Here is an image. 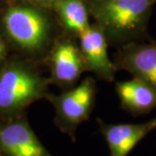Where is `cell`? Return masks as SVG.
<instances>
[{"label":"cell","instance_id":"obj_1","mask_svg":"<svg viewBox=\"0 0 156 156\" xmlns=\"http://www.w3.org/2000/svg\"><path fill=\"white\" fill-rule=\"evenodd\" d=\"M0 11V32L12 53L44 61L54 44L55 23L48 9L23 2H5Z\"/></svg>","mask_w":156,"mask_h":156},{"label":"cell","instance_id":"obj_2","mask_svg":"<svg viewBox=\"0 0 156 156\" xmlns=\"http://www.w3.org/2000/svg\"><path fill=\"white\" fill-rule=\"evenodd\" d=\"M37 62L11 53L0 66V121L26 115L29 107L50 95V78Z\"/></svg>","mask_w":156,"mask_h":156},{"label":"cell","instance_id":"obj_3","mask_svg":"<svg viewBox=\"0 0 156 156\" xmlns=\"http://www.w3.org/2000/svg\"><path fill=\"white\" fill-rule=\"evenodd\" d=\"M155 4L156 0L87 2L89 12L108 41L124 44L149 37L147 25Z\"/></svg>","mask_w":156,"mask_h":156},{"label":"cell","instance_id":"obj_4","mask_svg":"<svg viewBox=\"0 0 156 156\" xmlns=\"http://www.w3.org/2000/svg\"><path fill=\"white\" fill-rule=\"evenodd\" d=\"M96 83L91 76L84 78L80 83L65 90L60 95L50 93L46 98L55 110L54 124L62 133L76 142L78 127L87 122L95 107Z\"/></svg>","mask_w":156,"mask_h":156},{"label":"cell","instance_id":"obj_5","mask_svg":"<svg viewBox=\"0 0 156 156\" xmlns=\"http://www.w3.org/2000/svg\"><path fill=\"white\" fill-rule=\"evenodd\" d=\"M50 69V81L65 90L75 87L81 75L87 72L80 47L72 39H56L44 59Z\"/></svg>","mask_w":156,"mask_h":156},{"label":"cell","instance_id":"obj_6","mask_svg":"<svg viewBox=\"0 0 156 156\" xmlns=\"http://www.w3.org/2000/svg\"><path fill=\"white\" fill-rule=\"evenodd\" d=\"M0 152L5 156H52L23 116L0 121Z\"/></svg>","mask_w":156,"mask_h":156},{"label":"cell","instance_id":"obj_7","mask_svg":"<svg viewBox=\"0 0 156 156\" xmlns=\"http://www.w3.org/2000/svg\"><path fill=\"white\" fill-rule=\"evenodd\" d=\"M114 62L117 69L126 70L156 89V40L123 44L116 52Z\"/></svg>","mask_w":156,"mask_h":156},{"label":"cell","instance_id":"obj_8","mask_svg":"<svg viewBox=\"0 0 156 156\" xmlns=\"http://www.w3.org/2000/svg\"><path fill=\"white\" fill-rule=\"evenodd\" d=\"M79 40L87 72H93L105 82H113L118 69L108 57V39L101 29L95 23L79 37Z\"/></svg>","mask_w":156,"mask_h":156},{"label":"cell","instance_id":"obj_9","mask_svg":"<svg viewBox=\"0 0 156 156\" xmlns=\"http://www.w3.org/2000/svg\"><path fill=\"white\" fill-rule=\"evenodd\" d=\"M96 122L108 146L109 156H128L141 140L156 130V118L139 124H108L101 119Z\"/></svg>","mask_w":156,"mask_h":156},{"label":"cell","instance_id":"obj_10","mask_svg":"<svg viewBox=\"0 0 156 156\" xmlns=\"http://www.w3.org/2000/svg\"><path fill=\"white\" fill-rule=\"evenodd\" d=\"M115 91L121 105L132 115H142L156 108V89L138 78L119 82Z\"/></svg>","mask_w":156,"mask_h":156},{"label":"cell","instance_id":"obj_11","mask_svg":"<svg viewBox=\"0 0 156 156\" xmlns=\"http://www.w3.org/2000/svg\"><path fill=\"white\" fill-rule=\"evenodd\" d=\"M50 11L56 13L63 28L78 38L91 25L86 0H59Z\"/></svg>","mask_w":156,"mask_h":156},{"label":"cell","instance_id":"obj_12","mask_svg":"<svg viewBox=\"0 0 156 156\" xmlns=\"http://www.w3.org/2000/svg\"><path fill=\"white\" fill-rule=\"evenodd\" d=\"M11 49L6 40L0 32V66H2L11 55Z\"/></svg>","mask_w":156,"mask_h":156},{"label":"cell","instance_id":"obj_13","mask_svg":"<svg viewBox=\"0 0 156 156\" xmlns=\"http://www.w3.org/2000/svg\"><path fill=\"white\" fill-rule=\"evenodd\" d=\"M13 1H17V2H23V3H28L33 5L39 6L44 9H48L50 10L53 5L56 3L59 0H7L5 2H13Z\"/></svg>","mask_w":156,"mask_h":156},{"label":"cell","instance_id":"obj_14","mask_svg":"<svg viewBox=\"0 0 156 156\" xmlns=\"http://www.w3.org/2000/svg\"><path fill=\"white\" fill-rule=\"evenodd\" d=\"M87 2H101V1H108V0H86Z\"/></svg>","mask_w":156,"mask_h":156},{"label":"cell","instance_id":"obj_15","mask_svg":"<svg viewBox=\"0 0 156 156\" xmlns=\"http://www.w3.org/2000/svg\"><path fill=\"white\" fill-rule=\"evenodd\" d=\"M0 156H5V154H2V153H1V152H0Z\"/></svg>","mask_w":156,"mask_h":156},{"label":"cell","instance_id":"obj_16","mask_svg":"<svg viewBox=\"0 0 156 156\" xmlns=\"http://www.w3.org/2000/svg\"><path fill=\"white\" fill-rule=\"evenodd\" d=\"M2 1H4V2H5V1H7V0H2Z\"/></svg>","mask_w":156,"mask_h":156}]
</instances>
